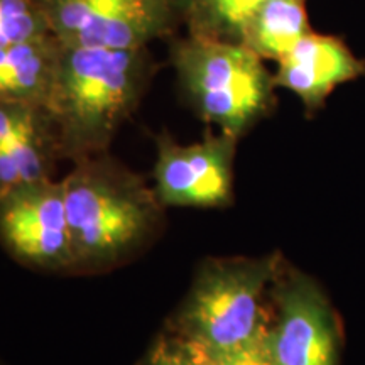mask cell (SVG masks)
<instances>
[{
    "label": "cell",
    "instance_id": "6da1fadb",
    "mask_svg": "<svg viewBox=\"0 0 365 365\" xmlns=\"http://www.w3.org/2000/svg\"><path fill=\"white\" fill-rule=\"evenodd\" d=\"M156 71L149 48L107 49L63 44L44 113L59 154H102L143 100Z\"/></svg>",
    "mask_w": 365,
    "mask_h": 365
},
{
    "label": "cell",
    "instance_id": "7a4b0ae2",
    "mask_svg": "<svg viewBox=\"0 0 365 365\" xmlns=\"http://www.w3.org/2000/svg\"><path fill=\"white\" fill-rule=\"evenodd\" d=\"M61 182L75 264L117 261L156 225V193L103 153L78 159Z\"/></svg>",
    "mask_w": 365,
    "mask_h": 365
},
{
    "label": "cell",
    "instance_id": "3957f363",
    "mask_svg": "<svg viewBox=\"0 0 365 365\" xmlns=\"http://www.w3.org/2000/svg\"><path fill=\"white\" fill-rule=\"evenodd\" d=\"M168 54L191 107L220 132L239 139L272 108L274 75L247 46L186 33Z\"/></svg>",
    "mask_w": 365,
    "mask_h": 365
},
{
    "label": "cell",
    "instance_id": "277c9868",
    "mask_svg": "<svg viewBox=\"0 0 365 365\" xmlns=\"http://www.w3.org/2000/svg\"><path fill=\"white\" fill-rule=\"evenodd\" d=\"M274 276V259L212 262L191 289L178 333L210 354L261 340L269 327L262 307L264 291Z\"/></svg>",
    "mask_w": 365,
    "mask_h": 365
},
{
    "label": "cell",
    "instance_id": "5b68a950",
    "mask_svg": "<svg viewBox=\"0 0 365 365\" xmlns=\"http://www.w3.org/2000/svg\"><path fill=\"white\" fill-rule=\"evenodd\" d=\"M49 29L63 44L139 49L175 38L188 0H41Z\"/></svg>",
    "mask_w": 365,
    "mask_h": 365
},
{
    "label": "cell",
    "instance_id": "8992f818",
    "mask_svg": "<svg viewBox=\"0 0 365 365\" xmlns=\"http://www.w3.org/2000/svg\"><path fill=\"white\" fill-rule=\"evenodd\" d=\"M0 244L27 266L75 264L63 182L46 178L0 195Z\"/></svg>",
    "mask_w": 365,
    "mask_h": 365
},
{
    "label": "cell",
    "instance_id": "52a82bcc",
    "mask_svg": "<svg viewBox=\"0 0 365 365\" xmlns=\"http://www.w3.org/2000/svg\"><path fill=\"white\" fill-rule=\"evenodd\" d=\"M237 137L208 134L203 140L181 145L170 135L156 139L154 168L156 193L170 207H220L232 190V161Z\"/></svg>",
    "mask_w": 365,
    "mask_h": 365
},
{
    "label": "cell",
    "instance_id": "ba28073f",
    "mask_svg": "<svg viewBox=\"0 0 365 365\" xmlns=\"http://www.w3.org/2000/svg\"><path fill=\"white\" fill-rule=\"evenodd\" d=\"M276 322L266 331L272 364L335 365V319L318 286L293 274L276 286Z\"/></svg>",
    "mask_w": 365,
    "mask_h": 365
},
{
    "label": "cell",
    "instance_id": "9c48e42d",
    "mask_svg": "<svg viewBox=\"0 0 365 365\" xmlns=\"http://www.w3.org/2000/svg\"><path fill=\"white\" fill-rule=\"evenodd\" d=\"M362 75L365 61L344 41L312 31L277 61L274 85L293 91L308 112H314L336 86Z\"/></svg>",
    "mask_w": 365,
    "mask_h": 365
},
{
    "label": "cell",
    "instance_id": "30bf717a",
    "mask_svg": "<svg viewBox=\"0 0 365 365\" xmlns=\"http://www.w3.org/2000/svg\"><path fill=\"white\" fill-rule=\"evenodd\" d=\"M61 48L63 43L54 34L0 48V102L44 110Z\"/></svg>",
    "mask_w": 365,
    "mask_h": 365
},
{
    "label": "cell",
    "instance_id": "8fae6325",
    "mask_svg": "<svg viewBox=\"0 0 365 365\" xmlns=\"http://www.w3.org/2000/svg\"><path fill=\"white\" fill-rule=\"evenodd\" d=\"M312 31L307 0H267L245 22L240 44L259 58L279 61Z\"/></svg>",
    "mask_w": 365,
    "mask_h": 365
},
{
    "label": "cell",
    "instance_id": "7c38bea8",
    "mask_svg": "<svg viewBox=\"0 0 365 365\" xmlns=\"http://www.w3.org/2000/svg\"><path fill=\"white\" fill-rule=\"evenodd\" d=\"M264 2L267 0H188L186 33L240 43L245 22Z\"/></svg>",
    "mask_w": 365,
    "mask_h": 365
},
{
    "label": "cell",
    "instance_id": "4fadbf2b",
    "mask_svg": "<svg viewBox=\"0 0 365 365\" xmlns=\"http://www.w3.org/2000/svg\"><path fill=\"white\" fill-rule=\"evenodd\" d=\"M53 34L41 0H0V48Z\"/></svg>",
    "mask_w": 365,
    "mask_h": 365
},
{
    "label": "cell",
    "instance_id": "5bb4252c",
    "mask_svg": "<svg viewBox=\"0 0 365 365\" xmlns=\"http://www.w3.org/2000/svg\"><path fill=\"white\" fill-rule=\"evenodd\" d=\"M144 365H213L207 349L188 336L178 333L176 336L161 339L150 350Z\"/></svg>",
    "mask_w": 365,
    "mask_h": 365
},
{
    "label": "cell",
    "instance_id": "9a60e30c",
    "mask_svg": "<svg viewBox=\"0 0 365 365\" xmlns=\"http://www.w3.org/2000/svg\"><path fill=\"white\" fill-rule=\"evenodd\" d=\"M213 365H274L266 346V335L252 344L228 350V352L210 354Z\"/></svg>",
    "mask_w": 365,
    "mask_h": 365
}]
</instances>
